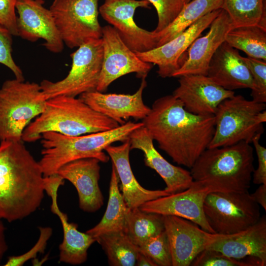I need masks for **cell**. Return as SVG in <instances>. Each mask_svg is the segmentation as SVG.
<instances>
[{
  "instance_id": "obj_1",
  "label": "cell",
  "mask_w": 266,
  "mask_h": 266,
  "mask_svg": "<svg viewBox=\"0 0 266 266\" xmlns=\"http://www.w3.org/2000/svg\"><path fill=\"white\" fill-rule=\"evenodd\" d=\"M142 122L161 150L189 168L208 147L215 131L214 115L192 113L172 95L155 100Z\"/></svg>"
},
{
  "instance_id": "obj_2",
  "label": "cell",
  "mask_w": 266,
  "mask_h": 266,
  "mask_svg": "<svg viewBox=\"0 0 266 266\" xmlns=\"http://www.w3.org/2000/svg\"><path fill=\"white\" fill-rule=\"evenodd\" d=\"M24 142L0 141V218L8 222L34 213L44 196L42 169Z\"/></svg>"
},
{
  "instance_id": "obj_3",
  "label": "cell",
  "mask_w": 266,
  "mask_h": 266,
  "mask_svg": "<svg viewBox=\"0 0 266 266\" xmlns=\"http://www.w3.org/2000/svg\"><path fill=\"white\" fill-rule=\"evenodd\" d=\"M143 126L141 122H127L112 130L78 136H68L54 132L41 135L42 150L39 161L43 176L56 174L64 165L79 159L95 158L102 163L109 159L104 150L112 144L124 142L130 134Z\"/></svg>"
},
{
  "instance_id": "obj_4",
  "label": "cell",
  "mask_w": 266,
  "mask_h": 266,
  "mask_svg": "<svg viewBox=\"0 0 266 266\" xmlns=\"http://www.w3.org/2000/svg\"><path fill=\"white\" fill-rule=\"evenodd\" d=\"M119 125L80 98L59 96L46 100L42 112L25 129L22 140L35 142L46 132L78 136L112 130Z\"/></svg>"
},
{
  "instance_id": "obj_5",
  "label": "cell",
  "mask_w": 266,
  "mask_h": 266,
  "mask_svg": "<svg viewBox=\"0 0 266 266\" xmlns=\"http://www.w3.org/2000/svg\"><path fill=\"white\" fill-rule=\"evenodd\" d=\"M254 148L244 141L207 148L190 168L194 181L206 182L220 191H248L255 169Z\"/></svg>"
},
{
  "instance_id": "obj_6",
  "label": "cell",
  "mask_w": 266,
  "mask_h": 266,
  "mask_svg": "<svg viewBox=\"0 0 266 266\" xmlns=\"http://www.w3.org/2000/svg\"><path fill=\"white\" fill-rule=\"evenodd\" d=\"M266 104L234 95L223 100L215 114V131L208 148L251 143L262 135L266 122Z\"/></svg>"
},
{
  "instance_id": "obj_7",
  "label": "cell",
  "mask_w": 266,
  "mask_h": 266,
  "mask_svg": "<svg viewBox=\"0 0 266 266\" xmlns=\"http://www.w3.org/2000/svg\"><path fill=\"white\" fill-rule=\"evenodd\" d=\"M46 101L40 84L5 81L0 88V141L22 140L23 131L42 112Z\"/></svg>"
},
{
  "instance_id": "obj_8",
  "label": "cell",
  "mask_w": 266,
  "mask_h": 266,
  "mask_svg": "<svg viewBox=\"0 0 266 266\" xmlns=\"http://www.w3.org/2000/svg\"><path fill=\"white\" fill-rule=\"evenodd\" d=\"M206 220L215 233L233 234L254 225L260 219V205L248 191H214L203 203Z\"/></svg>"
},
{
  "instance_id": "obj_9",
  "label": "cell",
  "mask_w": 266,
  "mask_h": 266,
  "mask_svg": "<svg viewBox=\"0 0 266 266\" xmlns=\"http://www.w3.org/2000/svg\"><path fill=\"white\" fill-rule=\"evenodd\" d=\"M77 48L70 55L71 68L65 78L55 82L48 80L40 82L46 100L59 96L76 97L96 90L103 61L102 39L90 40Z\"/></svg>"
},
{
  "instance_id": "obj_10",
  "label": "cell",
  "mask_w": 266,
  "mask_h": 266,
  "mask_svg": "<svg viewBox=\"0 0 266 266\" xmlns=\"http://www.w3.org/2000/svg\"><path fill=\"white\" fill-rule=\"evenodd\" d=\"M99 0H54L49 8L61 38L70 48L101 38Z\"/></svg>"
},
{
  "instance_id": "obj_11",
  "label": "cell",
  "mask_w": 266,
  "mask_h": 266,
  "mask_svg": "<svg viewBox=\"0 0 266 266\" xmlns=\"http://www.w3.org/2000/svg\"><path fill=\"white\" fill-rule=\"evenodd\" d=\"M101 39L103 61L96 91L105 92L113 81L127 74L135 73L138 78L146 77L152 64L139 59L114 27L110 25L102 27Z\"/></svg>"
},
{
  "instance_id": "obj_12",
  "label": "cell",
  "mask_w": 266,
  "mask_h": 266,
  "mask_svg": "<svg viewBox=\"0 0 266 266\" xmlns=\"http://www.w3.org/2000/svg\"><path fill=\"white\" fill-rule=\"evenodd\" d=\"M214 191H220L206 182L194 180L188 189L148 201L139 208L146 212L181 217L207 232L215 233L208 224L203 211L206 197Z\"/></svg>"
},
{
  "instance_id": "obj_13",
  "label": "cell",
  "mask_w": 266,
  "mask_h": 266,
  "mask_svg": "<svg viewBox=\"0 0 266 266\" xmlns=\"http://www.w3.org/2000/svg\"><path fill=\"white\" fill-rule=\"evenodd\" d=\"M147 0H105L99 8L104 20L113 26L133 52H144L157 47L154 32L139 27L133 19L138 7L149 8Z\"/></svg>"
},
{
  "instance_id": "obj_14",
  "label": "cell",
  "mask_w": 266,
  "mask_h": 266,
  "mask_svg": "<svg viewBox=\"0 0 266 266\" xmlns=\"http://www.w3.org/2000/svg\"><path fill=\"white\" fill-rule=\"evenodd\" d=\"M163 219L172 266H190L199 253L224 235L207 232L195 223L178 216L165 215Z\"/></svg>"
},
{
  "instance_id": "obj_15",
  "label": "cell",
  "mask_w": 266,
  "mask_h": 266,
  "mask_svg": "<svg viewBox=\"0 0 266 266\" xmlns=\"http://www.w3.org/2000/svg\"><path fill=\"white\" fill-rule=\"evenodd\" d=\"M221 9L205 15L176 37L149 51L135 53L144 62L156 65L158 73L162 78L171 77L184 64L187 51L193 42L217 17Z\"/></svg>"
},
{
  "instance_id": "obj_16",
  "label": "cell",
  "mask_w": 266,
  "mask_h": 266,
  "mask_svg": "<svg viewBox=\"0 0 266 266\" xmlns=\"http://www.w3.org/2000/svg\"><path fill=\"white\" fill-rule=\"evenodd\" d=\"M43 0H18L16 4L17 36L30 42L39 39L48 50L59 53L64 42L50 9L43 6Z\"/></svg>"
},
{
  "instance_id": "obj_17",
  "label": "cell",
  "mask_w": 266,
  "mask_h": 266,
  "mask_svg": "<svg viewBox=\"0 0 266 266\" xmlns=\"http://www.w3.org/2000/svg\"><path fill=\"white\" fill-rule=\"evenodd\" d=\"M179 86L172 94L188 111L196 115H214L219 104L235 95L213 82L207 75L189 74L179 77Z\"/></svg>"
},
{
  "instance_id": "obj_18",
  "label": "cell",
  "mask_w": 266,
  "mask_h": 266,
  "mask_svg": "<svg viewBox=\"0 0 266 266\" xmlns=\"http://www.w3.org/2000/svg\"><path fill=\"white\" fill-rule=\"evenodd\" d=\"M146 86L145 78H142L139 88L132 95L104 94L96 90L83 93L79 98L95 111L120 125L131 118L143 120L150 112V108L144 104L142 99Z\"/></svg>"
},
{
  "instance_id": "obj_19",
  "label": "cell",
  "mask_w": 266,
  "mask_h": 266,
  "mask_svg": "<svg viewBox=\"0 0 266 266\" xmlns=\"http://www.w3.org/2000/svg\"><path fill=\"white\" fill-rule=\"evenodd\" d=\"M233 28L229 16L221 9L210 24L207 33L203 36L198 37L191 44L184 64L172 77H179L189 74L207 75L212 57L225 41L227 33Z\"/></svg>"
},
{
  "instance_id": "obj_20",
  "label": "cell",
  "mask_w": 266,
  "mask_h": 266,
  "mask_svg": "<svg viewBox=\"0 0 266 266\" xmlns=\"http://www.w3.org/2000/svg\"><path fill=\"white\" fill-rule=\"evenodd\" d=\"M100 163L95 158L79 159L64 165L56 173L75 187L79 206L86 212H95L103 204V197L99 184Z\"/></svg>"
},
{
  "instance_id": "obj_21",
  "label": "cell",
  "mask_w": 266,
  "mask_h": 266,
  "mask_svg": "<svg viewBox=\"0 0 266 266\" xmlns=\"http://www.w3.org/2000/svg\"><path fill=\"white\" fill-rule=\"evenodd\" d=\"M130 149H138L144 154L146 166L154 169L164 181L165 190L170 194L188 189L194 180L190 171L172 165L155 148L153 139L143 126L134 130L129 136Z\"/></svg>"
},
{
  "instance_id": "obj_22",
  "label": "cell",
  "mask_w": 266,
  "mask_h": 266,
  "mask_svg": "<svg viewBox=\"0 0 266 266\" xmlns=\"http://www.w3.org/2000/svg\"><path fill=\"white\" fill-rule=\"evenodd\" d=\"M207 75L230 91L253 87L251 73L238 50L226 41L218 48L209 64Z\"/></svg>"
},
{
  "instance_id": "obj_23",
  "label": "cell",
  "mask_w": 266,
  "mask_h": 266,
  "mask_svg": "<svg viewBox=\"0 0 266 266\" xmlns=\"http://www.w3.org/2000/svg\"><path fill=\"white\" fill-rule=\"evenodd\" d=\"M129 139L118 146L110 145L104 151L111 159L119 179L120 190L130 208L139 207L144 203L170 195L164 190H151L144 188L136 179L131 168Z\"/></svg>"
},
{
  "instance_id": "obj_24",
  "label": "cell",
  "mask_w": 266,
  "mask_h": 266,
  "mask_svg": "<svg viewBox=\"0 0 266 266\" xmlns=\"http://www.w3.org/2000/svg\"><path fill=\"white\" fill-rule=\"evenodd\" d=\"M207 248L218 251L237 259L255 257L266 265V217L261 216L254 225L238 233L224 235Z\"/></svg>"
},
{
  "instance_id": "obj_25",
  "label": "cell",
  "mask_w": 266,
  "mask_h": 266,
  "mask_svg": "<svg viewBox=\"0 0 266 266\" xmlns=\"http://www.w3.org/2000/svg\"><path fill=\"white\" fill-rule=\"evenodd\" d=\"M50 197L51 210L58 216L63 230V240L59 245V262L72 265L82 264L86 261L88 250L96 242V239L87 233L78 231L77 224L68 222L67 215L59 207L58 194H53Z\"/></svg>"
},
{
  "instance_id": "obj_26",
  "label": "cell",
  "mask_w": 266,
  "mask_h": 266,
  "mask_svg": "<svg viewBox=\"0 0 266 266\" xmlns=\"http://www.w3.org/2000/svg\"><path fill=\"white\" fill-rule=\"evenodd\" d=\"M119 183L115 168L112 165L106 210L100 222L86 232L95 239L106 234L125 232L126 218L129 208L120 192Z\"/></svg>"
},
{
  "instance_id": "obj_27",
  "label": "cell",
  "mask_w": 266,
  "mask_h": 266,
  "mask_svg": "<svg viewBox=\"0 0 266 266\" xmlns=\"http://www.w3.org/2000/svg\"><path fill=\"white\" fill-rule=\"evenodd\" d=\"M222 3L223 0H192L185 3L178 16L170 25L161 32L153 31L155 35L156 47L176 37L208 13L221 9Z\"/></svg>"
},
{
  "instance_id": "obj_28",
  "label": "cell",
  "mask_w": 266,
  "mask_h": 266,
  "mask_svg": "<svg viewBox=\"0 0 266 266\" xmlns=\"http://www.w3.org/2000/svg\"><path fill=\"white\" fill-rule=\"evenodd\" d=\"M225 41L248 57L266 61V28L259 26L234 28L227 33Z\"/></svg>"
},
{
  "instance_id": "obj_29",
  "label": "cell",
  "mask_w": 266,
  "mask_h": 266,
  "mask_svg": "<svg viewBox=\"0 0 266 266\" xmlns=\"http://www.w3.org/2000/svg\"><path fill=\"white\" fill-rule=\"evenodd\" d=\"M164 230L163 215L143 211L139 207L129 208L125 232L137 247Z\"/></svg>"
},
{
  "instance_id": "obj_30",
  "label": "cell",
  "mask_w": 266,
  "mask_h": 266,
  "mask_svg": "<svg viewBox=\"0 0 266 266\" xmlns=\"http://www.w3.org/2000/svg\"><path fill=\"white\" fill-rule=\"evenodd\" d=\"M221 9L228 14L233 28L247 26L266 28L265 0H223Z\"/></svg>"
},
{
  "instance_id": "obj_31",
  "label": "cell",
  "mask_w": 266,
  "mask_h": 266,
  "mask_svg": "<svg viewBox=\"0 0 266 266\" xmlns=\"http://www.w3.org/2000/svg\"><path fill=\"white\" fill-rule=\"evenodd\" d=\"M112 266H135L138 247L124 232L104 234L96 238Z\"/></svg>"
},
{
  "instance_id": "obj_32",
  "label": "cell",
  "mask_w": 266,
  "mask_h": 266,
  "mask_svg": "<svg viewBox=\"0 0 266 266\" xmlns=\"http://www.w3.org/2000/svg\"><path fill=\"white\" fill-rule=\"evenodd\" d=\"M241 260L229 257L217 250L206 248L197 256L190 266H263L262 262L255 257H247L245 260Z\"/></svg>"
},
{
  "instance_id": "obj_33",
  "label": "cell",
  "mask_w": 266,
  "mask_h": 266,
  "mask_svg": "<svg viewBox=\"0 0 266 266\" xmlns=\"http://www.w3.org/2000/svg\"><path fill=\"white\" fill-rule=\"evenodd\" d=\"M138 250L150 257L158 266H172L168 239L165 230L138 246Z\"/></svg>"
},
{
  "instance_id": "obj_34",
  "label": "cell",
  "mask_w": 266,
  "mask_h": 266,
  "mask_svg": "<svg viewBox=\"0 0 266 266\" xmlns=\"http://www.w3.org/2000/svg\"><path fill=\"white\" fill-rule=\"evenodd\" d=\"M243 57L253 79L251 89L252 100L258 102H266V61L249 57Z\"/></svg>"
},
{
  "instance_id": "obj_35",
  "label": "cell",
  "mask_w": 266,
  "mask_h": 266,
  "mask_svg": "<svg viewBox=\"0 0 266 266\" xmlns=\"http://www.w3.org/2000/svg\"><path fill=\"white\" fill-rule=\"evenodd\" d=\"M155 7L158 22L155 33L161 32L170 25L182 9L184 0H147Z\"/></svg>"
},
{
  "instance_id": "obj_36",
  "label": "cell",
  "mask_w": 266,
  "mask_h": 266,
  "mask_svg": "<svg viewBox=\"0 0 266 266\" xmlns=\"http://www.w3.org/2000/svg\"><path fill=\"white\" fill-rule=\"evenodd\" d=\"M39 238L32 249L22 255L9 257L4 266H22L29 260L35 258L38 253L44 252L52 234V229L49 227H39Z\"/></svg>"
},
{
  "instance_id": "obj_37",
  "label": "cell",
  "mask_w": 266,
  "mask_h": 266,
  "mask_svg": "<svg viewBox=\"0 0 266 266\" xmlns=\"http://www.w3.org/2000/svg\"><path fill=\"white\" fill-rule=\"evenodd\" d=\"M12 35L6 28L0 25V64L10 69L16 79L25 81L22 70L15 63L12 56Z\"/></svg>"
},
{
  "instance_id": "obj_38",
  "label": "cell",
  "mask_w": 266,
  "mask_h": 266,
  "mask_svg": "<svg viewBox=\"0 0 266 266\" xmlns=\"http://www.w3.org/2000/svg\"><path fill=\"white\" fill-rule=\"evenodd\" d=\"M18 0H0V25L17 36L16 4Z\"/></svg>"
},
{
  "instance_id": "obj_39",
  "label": "cell",
  "mask_w": 266,
  "mask_h": 266,
  "mask_svg": "<svg viewBox=\"0 0 266 266\" xmlns=\"http://www.w3.org/2000/svg\"><path fill=\"white\" fill-rule=\"evenodd\" d=\"M261 135L255 136L251 143H253L255 150L258 166L256 169H254L252 180L255 184H266V148L260 143Z\"/></svg>"
},
{
  "instance_id": "obj_40",
  "label": "cell",
  "mask_w": 266,
  "mask_h": 266,
  "mask_svg": "<svg viewBox=\"0 0 266 266\" xmlns=\"http://www.w3.org/2000/svg\"><path fill=\"white\" fill-rule=\"evenodd\" d=\"M251 196L259 205L266 210V184H260Z\"/></svg>"
},
{
  "instance_id": "obj_41",
  "label": "cell",
  "mask_w": 266,
  "mask_h": 266,
  "mask_svg": "<svg viewBox=\"0 0 266 266\" xmlns=\"http://www.w3.org/2000/svg\"><path fill=\"white\" fill-rule=\"evenodd\" d=\"M135 266H158L150 257L139 250L136 257Z\"/></svg>"
},
{
  "instance_id": "obj_42",
  "label": "cell",
  "mask_w": 266,
  "mask_h": 266,
  "mask_svg": "<svg viewBox=\"0 0 266 266\" xmlns=\"http://www.w3.org/2000/svg\"><path fill=\"white\" fill-rule=\"evenodd\" d=\"M0 218V263L8 249L5 235V228Z\"/></svg>"
},
{
  "instance_id": "obj_43",
  "label": "cell",
  "mask_w": 266,
  "mask_h": 266,
  "mask_svg": "<svg viewBox=\"0 0 266 266\" xmlns=\"http://www.w3.org/2000/svg\"><path fill=\"white\" fill-rule=\"evenodd\" d=\"M184 0L185 3H188L192 0Z\"/></svg>"
}]
</instances>
